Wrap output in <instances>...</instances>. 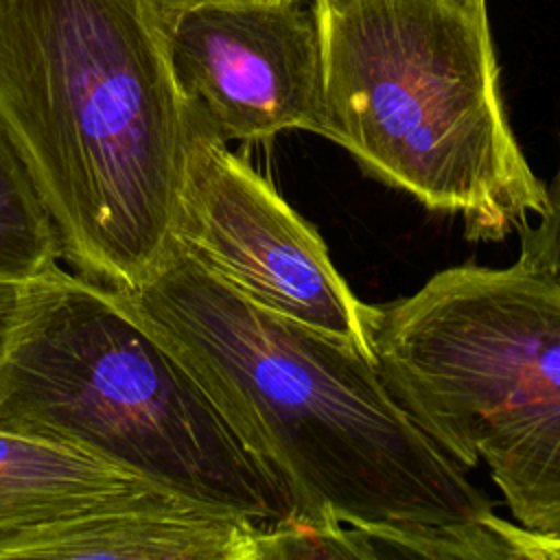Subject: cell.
<instances>
[{"instance_id":"obj_1","label":"cell","mask_w":560,"mask_h":560,"mask_svg":"<svg viewBox=\"0 0 560 560\" xmlns=\"http://www.w3.org/2000/svg\"><path fill=\"white\" fill-rule=\"evenodd\" d=\"M114 293L278 477L298 518L413 529L492 512L357 346L260 308L177 245Z\"/></svg>"},{"instance_id":"obj_2","label":"cell","mask_w":560,"mask_h":560,"mask_svg":"<svg viewBox=\"0 0 560 560\" xmlns=\"http://www.w3.org/2000/svg\"><path fill=\"white\" fill-rule=\"evenodd\" d=\"M0 127L79 276L129 291L166 260L192 112L155 0H0Z\"/></svg>"},{"instance_id":"obj_3","label":"cell","mask_w":560,"mask_h":560,"mask_svg":"<svg viewBox=\"0 0 560 560\" xmlns=\"http://www.w3.org/2000/svg\"><path fill=\"white\" fill-rule=\"evenodd\" d=\"M324 129L365 173L503 241L545 210L505 116L486 0H313Z\"/></svg>"},{"instance_id":"obj_4","label":"cell","mask_w":560,"mask_h":560,"mask_svg":"<svg viewBox=\"0 0 560 560\" xmlns=\"http://www.w3.org/2000/svg\"><path fill=\"white\" fill-rule=\"evenodd\" d=\"M0 429L260 527L298 518L278 477L153 332L114 291L59 265L28 284L0 368Z\"/></svg>"},{"instance_id":"obj_5","label":"cell","mask_w":560,"mask_h":560,"mask_svg":"<svg viewBox=\"0 0 560 560\" xmlns=\"http://www.w3.org/2000/svg\"><path fill=\"white\" fill-rule=\"evenodd\" d=\"M370 350L429 438L488 468L512 523L560 540V289L516 262L448 267L374 304Z\"/></svg>"},{"instance_id":"obj_6","label":"cell","mask_w":560,"mask_h":560,"mask_svg":"<svg viewBox=\"0 0 560 560\" xmlns=\"http://www.w3.org/2000/svg\"><path fill=\"white\" fill-rule=\"evenodd\" d=\"M190 112L175 245L260 308L372 357L374 304L350 289L319 232Z\"/></svg>"},{"instance_id":"obj_7","label":"cell","mask_w":560,"mask_h":560,"mask_svg":"<svg viewBox=\"0 0 560 560\" xmlns=\"http://www.w3.org/2000/svg\"><path fill=\"white\" fill-rule=\"evenodd\" d=\"M175 83L223 140L322 136L324 50L304 0H155Z\"/></svg>"},{"instance_id":"obj_8","label":"cell","mask_w":560,"mask_h":560,"mask_svg":"<svg viewBox=\"0 0 560 560\" xmlns=\"http://www.w3.org/2000/svg\"><path fill=\"white\" fill-rule=\"evenodd\" d=\"M260 525L197 503L107 510L0 545V560H254Z\"/></svg>"},{"instance_id":"obj_9","label":"cell","mask_w":560,"mask_h":560,"mask_svg":"<svg viewBox=\"0 0 560 560\" xmlns=\"http://www.w3.org/2000/svg\"><path fill=\"white\" fill-rule=\"evenodd\" d=\"M158 503L192 501L79 451L0 429V545L88 514Z\"/></svg>"},{"instance_id":"obj_10","label":"cell","mask_w":560,"mask_h":560,"mask_svg":"<svg viewBox=\"0 0 560 560\" xmlns=\"http://www.w3.org/2000/svg\"><path fill=\"white\" fill-rule=\"evenodd\" d=\"M63 258L39 190L0 127V278L33 282Z\"/></svg>"},{"instance_id":"obj_11","label":"cell","mask_w":560,"mask_h":560,"mask_svg":"<svg viewBox=\"0 0 560 560\" xmlns=\"http://www.w3.org/2000/svg\"><path fill=\"white\" fill-rule=\"evenodd\" d=\"M490 514L444 527H346V532L368 560H529L490 521Z\"/></svg>"},{"instance_id":"obj_12","label":"cell","mask_w":560,"mask_h":560,"mask_svg":"<svg viewBox=\"0 0 560 560\" xmlns=\"http://www.w3.org/2000/svg\"><path fill=\"white\" fill-rule=\"evenodd\" d=\"M254 560H368L343 525L302 518L267 525L258 534Z\"/></svg>"},{"instance_id":"obj_13","label":"cell","mask_w":560,"mask_h":560,"mask_svg":"<svg viewBox=\"0 0 560 560\" xmlns=\"http://www.w3.org/2000/svg\"><path fill=\"white\" fill-rule=\"evenodd\" d=\"M547 201L536 223L518 230L516 265L538 273L560 289V160L553 179L545 186Z\"/></svg>"},{"instance_id":"obj_14","label":"cell","mask_w":560,"mask_h":560,"mask_svg":"<svg viewBox=\"0 0 560 560\" xmlns=\"http://www.w3.org/2000/svg\"><path fill=\"white\" fill-rule=\"evenodd\" d=\"M31 282H15L0 278V368L4 365L13 339L18 335Z\"/></svg>"},{"instance_id":"obj_15","label":"cell","mask_w":560,"mask_h":560,"mask_svg":"<svg viewBox=\"0 0 560 560\" xmlns=\"http://www.w3.org/2000/svg\"><path fill=\"white\" fill-rule=\"evenodd\" d=\"M490 521L529 558V560H560V540L558 538H547L538 536L532 532L521 529L512 521H505L497 516L494 512L490 514Z\"/></svg>"}]
</instances>
